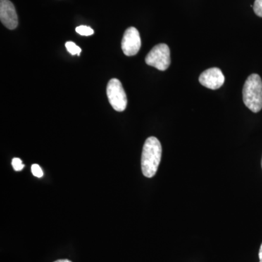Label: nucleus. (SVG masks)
Here are the masks:
<instances>
[{"instance_id": "nucleus-1", "label": "nucleus", "mask_w": 262, "mask_h": 262, "mask_svg": "<svg viewBox=\"0 0 262 262\" xmlns=\"http://www.w3.org/2000/svg\"><path fill=\"white\" fill-rule=\"evenodd\" d=\"M162 156V146L154 136L148 138L144 143L141 155V170L144 177L152 178L159 167Z\"/></svg>"}, {"instance_id": "nucleus-2", "label": "nucleus", "mask_w": 262, "mask_h": 262, "mask_svg": "<svg viewBox=\"0 0 262 262\" xmlns=\"http://www.w3.org/2000/svg\"><path fill=\"white\" fill-rule=\"evenodd\" d=\"M245 105L253 113H257L262 108V80L257 74L248 77L243 89Z\"/></svg>"}, {"instance_id": "nucleus-3", "label": "nucleus", "mask_w": 262, "mask_h": 262, "mask_svg": "<svg viewBox=\"0 0 262 262\" xmlns=\"http://www.w3.org/2000/svg\"><path fill=\"white\" fill-rule=\"evenodd\" d=\"M145 62L146 64L155 67L158 70H168L170 65V48L163 43L157 45L146 56Z\"/></svg>"}, {"instance_id": "nucleus-4", "label": "nucleus", "mask_w": 262, "mask_h": 262, "mask_svg": "<svg viewBox=\"0 0 262 262\" xmlns=\"http://www.w3.org/2000/svg\"><path fill=\"white\" fill-rule=\"evenodd\" d=\"M106 95L110 104L117 112H123L127 107V96L120 80L113 78L108 82Z\"/></svg>"}, {"instance_id": "nucleus-5", "label": "nucleus", "mask_w": 262, "mask_h": 262, "mask_svg": "<svg viewBox=\"0 0 262 262\" xmlns=\"http://www.w3.org/2000/svg\"><path fill=\"white\" fill-rule=\"evenodd\" d=\"M141 46L140 34L135 27H129L124 33L121 48L127 56H135L139 53Z\"/></svg>"}, {"instance_id": "nucleus-6", "label": "nucleus", "mask_w": 262, "mask_h": 262, "mask_svg": "<svg viewBox=\"0 0 262 262\" xmlns=\"http://www.w3.org/2000/svg\"><path fill=\"white\" fill-rule=\"evenodd\" d=\"M199 81L207 89L216 90L225 83V77L220 69L214 67L204 71L200 75Z\"/></svg>"}, {"instance_id": "nucleus-7", "label": "nucleus", "mask_w": 262, "mask_h": 262, "mask_svg": "<svg viewBox=\"0 0 262 262\" xmlns=\"http://www.w3.org/2000/svg\"><path fill=\"white\" fill-rule=\"evenodd\" d=\"M0 20L2 24L10 30L18 27V15L14 5L10 0H0Z\"/></svg>"}, {"instance_id": "nucleus-8", "label": "nucleus", "mask_w": 262, "mask_h": 262, "mask_svg": "<svg viewBox=\"0 0 262 262\" xmlns=\"http://www.w3.org/2000/svg\"><path fill=\"white\" fill-rule=\"evenodd\" d=\"M66 48H67V51L70 52V54L72 55L80 56L81 51H81V48L73 42H67L66 43Z\"/></svg>"}, {"instance_id": "nucleus-9", "label": "nucleus", "mask_w": 262, "mask_h": 262, "mask_svg": "<svg viewBox=\"0 0 262 262\" xmlns=\"http://www.w3.org/2000/svg\"><path fill=\"white\" fill-rule=\"evenodd\" d=\"M76 32L78 33L79 34L82 36H91L93 35L94 31L91 27H87V26H80V27L76 28Z\"/></svg>"}, {"instance_id": "nucleus-10", "label": "nucleus", "mask_w": 262, "mask_h": 262, "mask_svg": "<svg viewBox=\"0 0 262 262\" xmlns=\"http://www.w3.org/2000/svg\"><path fill=\"white\" fill-rule=\"evenodd\" d=\"M12 166L15 171H20L23 170L24 165L22 163V160L20 158H15L12 160Z\"/></svg>"}, {"instance_id": "nucleus-11", "label": "nucleus", "mask_w": 262, "mask_h": 262, "mask_svg": "<svg viewBox=\"0 0 262 262\" xmlns=\"http://www.w3.org/2000/svg\"><path fill=\"white\" fill-rule=\"evenodd\" d=\"M32 172L33 175L37 178H42L43 177V171L42 168H40L37 164H34L32 166Z\"/></svg>"}, {"instance_id": "nucleus-12", "label": "nucleus", "mask_w": 262, "mask_h": 262, "mask_svg": "<svg viewBox=\"0 0 262 262\" xmlns=\"http://www.w3.org/2000/svg\"><path fill=\"white\" fill-rule=\"evenodd\" d=\"M253 10L258 16L262 18V0H255Z\"/></svg>"}, {"instance_id": "nucleus-13", "label": "nucleus", "mask_w": 262, "mask_h": 262, "mask_svg": "<svg viewBox=\"0 0 262 262\" xmlns=\"http://www.w3.org/2000/svg\"><path fill=\"white\" fill-rule=\"evenodd\" d=\"M258 257H259V262H262V244L261 245V247H260L259 252H258Z\"/></svg>"}, {"instance_id": "nucleus-14", "label": "nucleus", "mask_w": 262, "mask_h": 262, "mask_svg": "<svg viewBox=\"0 0 262 262\" xmlns=\"http://www.w3.org/2000/svg\"><path fill=\"white\" fill-rule=\"evenodd\" d=\"M54 262H72V261H71L70 260H69V259H59V260H57V261H54Z\"/></svg>"}, {"instance_id": "nucleus-15", "label": "nucleus", "mask_w": 262, "mask_h": 262, "mask_svg": "<svg viewBox=\"0 0 262 262\" xmlns=\"http://www.w3.org/2000/svg\"><path fill=\"white\" fill-rule=\"evenodd\" d=\"M261 167H262V160H261Z\"/></svg>"}]
</instances>
